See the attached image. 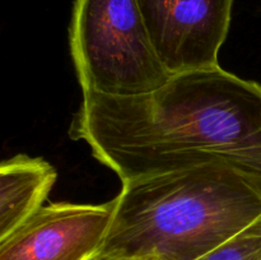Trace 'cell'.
<instances>
[{
	"mask_svg": "<svg viewBox=\"0 0 261 260\" xmlns=\"http://www.w3.org/2000/svg\"><path fill=\"white\" fill-rule=\"evenodd\" d=\"M87 260H130V259H126V257L117 256V255L107 254V252L98 251V252H96V254H94V255H92L91 257H88V259H87Z\"/></svg>",
	"mask_w": 261,
	"mask_h": 260,
	"instance_id": "obj_8",
	"label": "cell"
},
{
	"mask_svg": "<svg viewBox=\"0 0 261 260\" xmlns=\"http://www.w3.org/2000/svg\"><path fill=\"white\" fill-rule=\"evenodd\" d=\"M150 42L170 73L218 66L233 0H138Z\"/></svg>",
	"mask_w": 261,
	"mask_h": 260,
	"instance_id": "obj_4",
	"label": "cell"
},
{
	"mask_svg": "<svg viewBox=\"0 0 261 260\" xmlns=\"http://www.w3.org/2000/svg\"><path fill=\"white\" fill-rule=\"evenodd\" d=\"M70 137L122 183L218 163L261 191V86L219 65L142 96L83 93Z\"/></svg>",
	"mask_w": 261,
	"mask_h": 260,
	"instance_id": "obj_1",
	"label": "cell"
},
{
	"mask_svg": "<svg viewBox=\"0 0 261 260\" xmlns=\"http://www.w3.org/2000/svg\"><path fill=\"white\" fill-rule=\"evenodd\" d=\"M196 260H261V217Z\"/></svg>",
	"mask_w": 261,
	"mask_h": 260,
	"instance_id": "obj_7",
	"label": "cell"
},
{
	"mask_svg": "<svg viewBox=\"0 0 261 260\" xmlns=\"http://www.w3.org/2000/svg\"><path fill=\"white\" fill-rule=\"evenodd\" d=\"M69 38L83 93L142 96L173 76L155 54L138 0H75Z\"/></svg>",
	"mask_w": 261,
	"mask_h": 260,
	"instance_id": "obj_3",
	"label": "cell"
},
{
	"mask_svg": "<svg viewBox=\"0 0 261 260\" xmlns=\"http://www.w3.org/2000/svg\"><path fill=\"white\" fill-rule=\"evenodd\" d=\"M56 181V171L42 158L19 154L0 165V240L42 206Z\"/></svg>",
	"mask_w": 261,
	"mask_h": 260,
	"instance_id": "obj_6",
	"label": "cell"
},
{
	"mask_svg": "<svg viewBox=\"0 0 261 260\" xmlns=\"http://www.w3.org/2000/svg\"><path fill=\"white\" fill-rule=\"evenodd\" d=\"M99 251L130 260H196L261 217V191L218 163L122 183Z\"/></svg>",
	"mask_w": 261,
	"mask_h": 260,
	"instance_id": "obj_2",
	"label": "cell"
},
{
	"mask_svg": "<svg viewBox=\"0 0 261 260\" xmlns=\"http://www.w3.org/2000/svg\"><path fill=\"white\" fill-rule=\"evenodd\" d=\"M114 206V199L105 204L42 205L0 240V260H87L101 249Z\"/></svg>",
	"mask_w": 261,
	"mask_h": 260,
	"instance_id": "obj_5",
	"label": "cell"
}]
</instances>
